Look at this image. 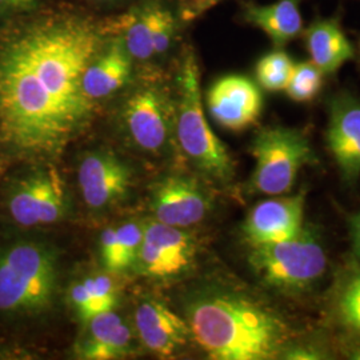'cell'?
<instances>
[{"mask_svg": "<svg viewBox=\"0 0 360 360\" xmlns=\"http://www.w3.org/2000/svg\"><path fill=\"white\" fill-rule=\"evenodd\" d=\"M108 25L58 10L0 28V136L27 154H59L92 119L82 86Z\"/></svg>", "mask_w": 360, "mask_h": 360, "instance_id": "cell-1", "label": "cell"}, {"mask_svg": "<svg viewBox=\"0 0 360 360\" xmlns=\"http://www.w3.org/2000/svg\"><path fill=\"white\" fill-rule=\"evenodd\" d=\"M186 312L193 339L210 359L281 358L290 338L287 324L276 314L233 292L200 294Z\"/></svg>", "mask_w": 360, "mask_h": 360, "instance_id": "cell-2", "label": "cell"}, {"mask_svg": "<svg viewBox=\"0 0 360 360\" xmlns=\"http://www.w3.org/2000/svg\"><path fill=\"white\" fill-rule=\"evenodd\" d=\"M59 257L46 242L16 240L0 247V314L32 316L51 309Z\"/></svg>", "mask_w": 360, "mask_h": 360, "instance_id": "cell-3", "label": "cell"}, {"mask_svg": "<svg viewBox=\"0 0 360 360\" xmlns=\"http://www.w3.org/2000/svg\"><path fill=\"white\" fill-rule=\"evenodd\" d=\"M175 108L178 142L193 166L212 179L220 181L231 179L233 176L231 156L208 124L202 102L199 65L191 49L184 51L180 62L178 102Z\"/></svg>", "mask_w": 360, "mask_h": 360, "instance_id": "cell-4", "label": "cell"}, {"mask_svg": "<svg viewBox=\"0 0 360 360\" xmlns=\"http://www.w3.org/2000/svg\"><path fill=\"white\" fill-rule=\"evenodd\" d=\"M250 262L266 284L284 292L309 288L322 278L327 257L316 236L303 229L283 240L251 245Z\"/></svg>", "mask_w": 360, "mask_h": 360, "instance_id": "cell-5", "label": "cell"}, {"mask_svg": "<svg viewBox=\"0 0 360 360\" xmlns=\"http://www.w3.org/2000/svg\"><path fill=\"white\" fill-rule=\"evenodd\" d=\"M255 169L251 186L264 195L288 193L300 169L315 162L307 136L296 129L266 127L252 141Z\"/></svg>", "mask_w": 360, "mask_h": 360, "instance_id": "cell-6", "label": "cell"}, {"mask_svg": "<svg viewBox=\"0 0 360 360\" xmlns=\"http://www.w3.org/2000/svg\"><path fill=\"white\" fill-rule=\"evenodd\" d=\"M6 206L13 221L22 227L53 224L67 212L65 181L53 167L37 168L13 181Z\"/></svg>", "mask_w": 360, "mask_h": 360, "instance_id": "cell-7", "label": "cell"}, {"mask_svg": "<svg viewBox=\"0 0 360 360\" xmlns=\"http://www.w3.org/2000/svg\"><path fill=\"white\" fill-rule=\"evenodd\" d=\"M176 108L159 86L146 84L134 91L123 105V123L131 141L147 153L167 146Z\"/></svg>", "mask_w": 360, "mask_h": 360, "instance_id": "cell-8", "label": "cell"}, {"mask_svg": "<svg viewBox=\"0 0 360 360\" xmlns=\"http://www.w3.org/2000/svg\"><path fill=\"white\" fill-rule=\"evenodd\" d=\"M196 245L184 229L158 220L144 226V236L136 259L138 271L151 279H171L193 266Z\"/></svg>", "mask_w": 360, "mask_h": 360, "instance_id": "cell-9", "label": "cell"}, {"mask_svg": "<svg viewBox=\"0 0 360 360\" xmlns=\"http://www.w3.org/2000/svg\"><path fill=\"white\" fill-rule=\"evenodd\" d=\"M210 115L230 131H243L252 126L263 110V96L257 83L245 75H226L207 91Z\"/></svg>", "mask_w": 360, "mask_h": 360, "instance_id": "cell-10", "label": "cell"}, {"mask_svg": "<svg viewBox=\"0 0 360 360\" xmlns=\"http://www.w3.org/2000/svg\"><path fill=\"white\" fill-rule=\"evenodd\" d=\"M77 183L84 203L92 210H104L126 198L132 184V172L116 155L90 153L79 163Z\"/></svg>", "mask_w": 360, "mask_h": 360, "instance_id": "cell-11", "label": "cell"}, {"mask_svg": "<svg viewBox=\"0 0 360 360\" xmlns=\"http://www.w3.org/2000/svg\"><path fill=\"white\" fill-rule=\"evenodd\" d=\"M327 146L347 181L360 176V101L348 92L328 103Z\"/></svg>", "mask_w": 360, "mask_h": 360, "instance_id": "cell-12", "label": "cell"}, {"mask_svg": "<svg viewBox=\"0 0 360 360\" xmlns=\"http://www.w3.org/2000/svg\"><path fill=\"white\" fill-rule=\"evenodd\" d=\"M151 208L155 220L187 229L206 218L210 200L196 180L172 175L155 184Z\"/></svg>", "mask_w": 360, "mask_h": 360, "instance_id": "cell-13", "label": "cell"}, {"mask_svg": "<svg viewBox=\"0 0 360 360\" xmlns=\"http://www.w3.org/2000/svg\"><path fill=\"white\" fill-rule=\"evenodd\" d=\"M304 193L263 200L254 207L243 223V233L251 245L283 240L302 231Z\"/></svg>", "mask_w": 360, "mask_h": 360, "instance_id": "cell-14", "label": "cell"}, {"mask_svg": "<svg viewBox=\"0 0 360 360\" xmlns=\"http://www.w3.org/2000/svg\"><path fill=\"white\" fill-rule=\"evenodd\" d=\"M135 326L143 345L163 358L176 354L193 336L187 321L154 299H146L138 306Z\"/></svg>", "mask_w": 360, "mask_h": 360, "instance_id": "cell-15", "label": "cell"}, {"mask_svg": "<svg viewBox=\"0 0 360 360\" xmlns=\"http://www.w3.org/2000/svg\"><path fill=\"white\" fill-rule=\"evenodd\" d=\"M86 323L87 328L77 345L79 358L111 360L129 355L131 331L114 309L98 314Z\"/></svg>", "mask_w": 360, "mask_h": 360, "instance_id": "cell-16", "label": "cell"}, {"mask_svg": "<svg viewBox=\"0 0 360 360\" xmlns=\"http://www.w3.org/2000/svg\"><path fill=\"white\" fill-rule=\"evenodd\" d=\"M131 71L132 58L119 37L110 41L103 52L101 50L86 68L82 79L83 91L95 102L104 99L129 82Z\"/></svg>", "mask_w": 360, "mask_h": 360, "instance_id": "cell-17", "label": "cell"}, {"mask_svg": "<svg viewBox=\"0 0 360 360\" xmlns=\"http://www.w3.org/2000/svg\"><path fill=\"white\" fill-rule=\"evenodd\" d=\"M302 34L311 62L318 65L324 75L335 74L355 56L354 46L335 18H318Z\"/></svg>", "mask_w": 360, "mask_h": 360, "instance_id": "cell-18", "label": "cell"}, {"mask_svg": "<svg viewBox=\"0 0 360 360\" xmlns=\"http://www.w3.org/2000/svg\"><path fill=\"white\" fill-rule=\"evenodd\" d=\"M243 20L263 31L276 49H282L303 32L300 0H279L272 4L247 3Z\"/></svg>", "mask_w": 360, "mask_h": 360, "instance_id": "cell-19", "label": "cell"}, {"mask_svg": "<svg viewBox=\"0 0 360 360\" xmlns=\"http://www.w3.org/2000/svg\"><path fill=\"white\" fill-rule=\"evenodd\" d=\"M158 4V1H150L112 22L111 31L122 32L120 38L132 60L146 62L155 56L153 32Z\"/></svg>", "mask_w": 360, "mask_h": 360, "instance_id": "cell-20", "label": "cell"}, {"mask_svg": "<svg viewBox=\"0 0 360 360\" xmlns=\"http://www.w3.org/2000/svg\"><path fill=\"white\" fill-rule=\"evenodd\" d=\"M294 65L290 55L282 50H274L263 55L255 67L259 86L272 92L285 90Z\"/></svg>", "mask_w": 360, "mask_h": 360, "instance_id": "cell-21", "label": "cell"}, {"mask_svg": "<svg viewBox=\"0 0 360 360\" xmlns=\"http://www.w3.org/2000/svg\"><path fill=\"white\" fill-rule=\"evenodd\" d=\"M323 77L322 70L311 60L296 63L284 91L294 102H309L322 90Z\"/></svg>", "mask_w": 360, "mask_h": 360, "instance_id": "cell-22", "label": "cell"}, {"mask_svg": "<svg viewBox=\"0 0 360 360\" xmlns=\"http://www.w3.org/2000/svg\"><path fill=\"white\" fill-rule=\"evenodd\" d=\"M335 306L340 323L349 331L360 334V270L343 282Z\"/></svg>", "mask_w": 360, "mask_h": 360, "instance_id": "cell-23", "label": "cell"}, {"mask_svg": "<svg viewBox=\"0 0 360 360\" xmlns=\"http://www.w3.org/2000/svg\"><path fill=\"white\" fill-rule=\"evenodd\" d=\"M144 236V227L136 221H127L116 227V250L119 272L129 270L136 263Z\"/></svg>", "mask_w": 360, "mask_h": 360, "instance_id": "cell-24", "label": "cell"}, {"mask_svg": "<svg viewBox=\"0 0 360 360\" xmlns=\"http://www.w3.org/2000/svg\"><path fill=\"white\" fill-rule=\"evenodd\" d=\"M84 284L90 297V318L105 311H112L117 303L115 284L107 275H95L86 278Z\"/></svg>", "mask_w": 360, "mask_h": 360, "instance_id": "cell-25", "label": "cell"}, {"mask_svg": "<svg viewBox=\"0 0 360 360\" xmlns=\"http://www.w3.org/2000/svg\"><path fill=\"white\" fill-rule=\"evenodd\" d=\"M175 25H176V19L174 13L159 3L156 8V15H155L154 32H153L155 56L165 55L169 50L174 34H175Z\"/></svg>", "mask_w": 360, "mask_h": 360, "instance_id": "cell-26", "label": "cell"}, {"mask_svg": "<svg viewBox=\"0 0 360 360\" xmlns=\"http://www.w3.org/2000/svg\"><path fill=\"white\" fill-rule=\"evenodd\" d=\"M226 0H180V20L191 23Z\"/></svg>", "mask_w": 360, "mask_h": 360, "instance_id": "cell-27", "label": "cell"}, {"mask_svg": "<svg viewBox=\"0 0 360 360\" xmlns=\"http://www.w3.org/2000/svg\"><path fill=\"white\" fill-rule=\"evenodd\" d=\"M43 0H0V22L34 13Z\"/></svg>", "mask_w": 360, "mask_h": 360, "instance_id": "cell-28", "label": "cell"}, {"mask_svg": "<svg viewBox=\"0 0 360 360\" xmlns=\"http://www.w3.org/2000/svg\"><path fill=\"white\" fill-rule=\"evenodd\" d=\"M281 355H283L281 358L290 360H316L326 358V356H323L321 351L309 347V346H297V347L283 349Z\"/></svg>", "mask_w": 360, "mask_h": 360, "instance_id": "cell-29", "label": "cell"}, {"mask_svg": "<svg viewBox=\"0 0 360 360\" xmlns=\"http://www.w3.org/2000/svg\"><path fill=\"white\" fill-rule=\"evenodd\" d=\"M349 239L354 254L360 260V210L349 218Z\"/></svg>", "mask_w": 360, "mask_h": 360, "instance_id": "cell-30", "label": "cell"}, {"mask_svg": "<svg viewBox=\"0 0 360 360\" xmlns=\"http://www.w3.org/2000/svg\"><path fill=\"white\" fill-rule=\"evenodd\" d=\"M351 359L360 360V347L358 349H355L352 354H351Z\"/></svg>", "mask_w": 360, "mask_h": 360, "instance_id": "cell-31", "label": "cell"}, {"mask_svg": "<svg viewBox=\"0 0 360 360\" xmlns=\"http://www.w3.org/2000/svg\"><path fill=\"white\" fill-rule=\"evenodd\" d=\"M96 1H112V0H96Z\"/></svg>", "mask_w": 360, "mask_h": 360, "instance_id": "cell-32", "label": "cell"}, {"mask_svg": "<svg viewBox=\"0 0 360 360\" xmlns=\"http://www.w3.org/2000/svg\"><path fill=\"white\" fill-rule=\"evenodd\" d=\"M359 47H360V41H359Z\"/></svg>", "mask_w": 360, "mask_h": 360, "instance_id": "cell-33", "label": "cell"}]
</instances>
